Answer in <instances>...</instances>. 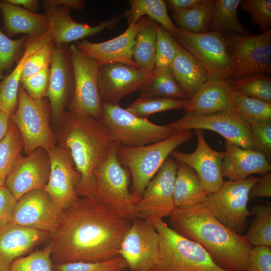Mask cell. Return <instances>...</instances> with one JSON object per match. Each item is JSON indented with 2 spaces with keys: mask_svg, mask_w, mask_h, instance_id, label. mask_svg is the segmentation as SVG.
Here are the masks:
<instances>
[{
  "mask_svg": "<svg viewBox=\"0 0 271 271\" xmlns=\"http://www.w3.org/2000/svg\"><path fill=\"white\" fill-rule=\"evenodd\" d=\"M169 217L174 230L200 244L222 268L226 271H249L252 246L245 236L219 222L203 203L175 208Z\"/></svg>",
  "mask_w": 271,
  "mask_h": 271,
  "instance_id": "cell-2",
  "label": "cell"
},
{
  "mask_svg": "<svg viewBox=\"0 0 271 271\" xmlns=\"http://www.w3.org/2000/svg\"><path fill=\"white\" fill-rule=\"evenodd\" d=\"M153 74L121 63L100 65L98 89L102 103L118 105L122 97L139 91L151 79Z\"/></svg>",
  "mask_w": 271,
  "mask_h": 271,
  "instance_id": "cell-20",
  "label": "cell"
},
{
  "mask_svg": "<svg viewBox=\"0 0 271 271\" xmlns=\"http://www.w3.org/2000/svg\"><path fill=\"white\" fill-rule=\"evenodd\" d=\"M51 246L49 242L42 249L15 259L10 271H53Z\"/></svg>",
  "mask_w": 271,
  "mask_h": 271,
  "instance_id": "cell-41",
  "label": "cell"
},
{
  "mask_svg": "<svg viewBox=\"0 0 271 271\" xmlns=\"http://www.w3.org/2000/svg\"><path fill=\"white\" fill-rule=\"evenodd\" d=\"M138 91L143 96L189 99L169 68L160 70L155 68L151 79Z\"/></svg>",
  "mask_w": 271,
  "mask_h": 271,
  "instance_id": "cell-35",
  "label": "cell"
},
{
  "mask_svg": "<svg viewBox=\"0 0 271 271\" xmlns=\"http://www.w3.org/2000/svg\"><path fill=\"white\" fill-rule=\"evenodd\" d=\"M51 169L48 152L38 148L18 160L8 176L5 185L18 200L26 193L44 188L47 185Z\"/></svg>",
  "mask_w": 271,
  "mask_h": 271,
  "instance_id": "cell-21",
  "label": "cell"
},
{
  "mask_svg": "<svg viewBox=\"0 0 271 271\" xmlns=\"http://www.w3.org/2000/svg\"><path fill=\"white\" fill-rule=\"evenodd\" d=\"M156 29V68L160 70L169 69L176 55V41L170 33L157 22Z\"/></svg>",
  "mask_w": 271,
  "mask_h": 271,
  "instance_id": "cell-42",
  "label": "cell"
},
{
  "mask_svg": "<svg viewBox=\"0 0 271 271\" xmlns=\"http://www.w3.org/2000/svg\"><path fill=\"white\" fill-rule=\"evenodd\" d=\"M116 146L94 171L91 199L121 219L131 222L138 218L137 205L140 198L129 190L130 175L117 159Z\"/></svg>",
  "mask_w": 271,
  "mask_h": 271,
  "instance_id": "cell-5",
  "label": "cell"
},
{
  "mask_svg": "<svg viewBox=\"0 0 271 271\" xmlns=\"http://www.w3.org/2000/svg\"><path fill=\"white\" fill-rule=\"evenodd\" d=\"M48 153L51 169L48 182L44 189L63 210L79 197L76 189L80 175L67 150L56 145Z\"/></svg>",
  "mask_w": 271,
  "mask_h": 271,
  "instance_id": "cell-23",
  "label": "cell"
},
{
  "mask_svg": "<svg viewBox=\"0 0 271 271\" xmlns=\"http://www.w3.org/2000/svg\"><path fill=\"white\" fill-rule=\"evenodd\" d=\"M231 87L248 97L271 103V78L259 73L227 80Z\"/></svg>",
  "mask_w": 271,
  "mask_h": 271,
  "instance_id": "cell-39",
  "label": "cell"
},
{
  "mask_svg": "<svg viewBox=\"0 0 271 271\" xmlns=\"http://www.w3.org/2000/svg\"><path fill=\"white\" fill-rule=\"evenodd\" d=\"M214 1L201 0L188 10L173 13L172 17L179 29L194 33L210 31V18Z\"/></svg>",
  "mask_w": 271,
  "mask_h": 271,
  "instance_id": "cell-36",
  "label": "cell"
},
{
  "mask_svg": "<svg viewBox=\"0 0 271 271\" xmlns=\"http://www.w3.org/2000/svg\"><path fill=\"white\" fill-rule=\"evenodd\" d=\"M201 0H167L165 4L167 7L174 12H178L188 10L198 4Z\"/></svg>",
  "mask_w": 271,
  "mask_h": 271,
  "instance_id": "cell-52",
  "label": "cell"
},
{
  "mask_svg": "<svg viewBox=\"0 0 271 271\" xmlns=\"http://www.w3.org/2000/svg\"><path fill=\"white\" fill-rule=\"evenodd\" d=\"M131 223L95 201L79 197L63 210L50 234L53 263L100 262L119 256L121 241Z\"/></svg>",
  "mask_w": 271,
  "mask_h": 271,
  "instance_id": "cell-1",
  "label": "cell"
},
{
  "mask_svg": "<svg viewBox=\"0 0 271 271\" xmlns=\"http://www.w3.org/2000/svg\"><path fill=\"white\" fill-rule=\"evenodd\" d=\"M192 137V130H186L177 132L164 140L145 146L117 145V159L122 166L128 168L132 179L131 193L141 198L148 183L171 153Z\"/></svg>",
  "mask_w": 271,
  "mask_h": 271,
  "instance_id": "cell-6",
  "label": "cell"
},
{
  "mask_svg": "<svg viewBox=\"0 0 271 271\" xmlns=\"http://www.w3.org/2000/svg\"><path fill=\"white\" fill-rule=\"evenodd\" d=\"M167 125L176 132L193 129L212 130L243 149L253 150L249 124L235 111H221L203 115L185 113L179 119Z\"/></svg>",
  "mask_w": 271,
  "mask_h": 271,
  "instance_id": "cell-14",
  "label": "cell"
},
{
  "mask_svg": "<svg viewBox=\"0 0 271 271\" xmlns=\"http://www.w3.org/2000/svg\"><path fill=\"white\" fill-rule=\"evenodd\" d=\"M225 151L221 163L223 177L232 181L243 180L250 175H264L270 172L271 165L262 153L243 149L225 141Z\"/></svg>",
  "mask_w": 271,
  "mask_h": 271,
  "instance_id": "cell-25",
  "label": "cell"
},
{
  "mask_svg": "<svg viewBox=\"0 0 271 271\" xmlns=\"http://www.w3.org/2000/svg\"><path fill=\"white\" fill-rule=\"evenodd\" d=\"M258 178L249 177L240 181H224L217 191L207 195L203 203L222 225L241 234L252 215L247 207L249 192Z\"/></svg>",
  "mask_w": 271,
  "mask_h": 271,
  "instance_id": "cell-10",
  "label": "cell"
},
{
  "mask_svg": "<svg viewBox=\"0 0 271 271\" xmlns=\"http://www.w3.org/2000/svg\"><path fill=\"white\" fill-rule=\"evenodd\" d=\"M46 98L52 118L57 124L71 101L74 91V76L69 46L54 44Z\"/></svg>",
  "mask_w": 271,
  "mask_h": 271,
  "instance_id": "cell-17",
  "label": "cell"
},
{
  "mask_svg": "<svg viewBox=\"0 0 271 271\" xmlns=\"http://www.w3.org/2000/svg\"><path fill=\"white\" fill-rule=\"evenodd\" d=\"M240 5L250 14L252 22L259 27L262 33L271 30L270 0H243Z\"/></svg>",
  "mask_w": 271,
  "mask_h": 271,
  "instance_id": "cell-45",
  "label": "cell"
},
{
  "mask_svg": "<svg viewBox=\"0 0 271 271\" xmlns=\"http://www.w3.org/2000/svg\"><path fill=\"white\" fill-rule=\"evenodd\" d=\"M147 220L160 236L158 259L149 271H226L200 244L176 232L163 219Z\"/></svg>",
  "mask_w": 271,
  "mask_h": 271,
  "instance_id": "cell-4",
  "label": "cell"
},
{
  "mask_svg": "<svg viewBox=\"0 0 271 271\" xmlns=\"http://www.w3.org/2000/svg\"><path fill=\"white\" fill-rule=\"evenodd\" d=\"M183 109L186 114L192 115L235 111L227 93L225 81L217 79H208L188 99Z\"/></svg>",
  "mask_w": 271,
  "mask_h": 271,
  "instance_id": "cell-28",
  "label": "cell"
},
{
  "mask_svg": "<svg viewBox=\"0 0 271 271\" xmlns=\"http://www.w3.org/2000/svg\"><path fill=\"white\" fill-rule=\"evenodd\" d=\"M40 230L8 222L0 225V271H10L11 263L50 237Z\"/></svg>",
  "mask_w": 271,
  "mask_h": 271,
  "instance_id": "cell-24",
  "label": "cell"
},
{
  "mask_svg": "<svg viewBox=\"0 0 271 271\" xmlns=\"http://www.w3.org/2000/svg\"><path fill=\"white\" fill-rule=\"evenodd\" d=\"M226 90L235 112L250 123H271V103L244 95L225 81Z\"/></svg>",
  "mask_w": 271,
  "mask_h": 271,
  "instance_id": "cell-31",
  "label": "cell"
},
{
  "mask_svg": "<svg viewBox=\"0 0 271 271\" xmlns=\"http://www.w3.org/2000/svg\"><path fill=\"white\" fill-rule=\"evenodd\" d=\"M24 142L16 124L11 120L7 133L0 142V186L6 181L22 156Z\"/></svg>",
  "mask_w": 271,
  "mask_h": 271,
  "instance_id": "cell-37",
  "label": "cell"
},
{
  "mask_svg": "<svg viewBox=\"0 0 271 271\" xmlns=\"http://www.w3.org/2000/svg\"><path fill=\"white\" fill-rule=\"evenodd\" d=\"M177 162L168 158L146 186L137 205L138 218L163 219L169 217L175 208L174 184Z\"/></svg>",
  "mask_w": 271,
  "mask_h": 271,
  "instance_id": "cell-15",
  "label": "cell"
},
{
  "mask_svg": "<svg viewBox=\"0 0 271 271\" xmlns=\"http://www.w3.org/2000/svg\"><path fill=\"white\" fill-rule=\"evenodd\" d=\"M7 2L23 8L28 11L36 13L39 8L38 0H5Z\"/></svg>",
  "mask_w": 271,
  "mask_h": 271,
  "instance_id": "cell-53",
  "label": "cell"
},
{
  "mask_svg": "<svg viewBox=\"0 0 271 271\" xmlns=\"http://www.w3.org/2000/svg\"><path fill=\"white\" fill-rule=\"evenodd\" d=\"M253 149L271 159V123L249 124Z\"/></svg>",
  "mask_w": 271,
  "mask_h": 271,
  "instance_id": "cell-48",
  "label": "cell"
},
{
  "mask_svg": "<svg viewBox=\"0 0 271 271\" xmlns=\"http://www.w3.org/2000/svg\"><path fill=\"white\" fill-rule=\"evenodd\" d=\"M28 38L24 35L19 39H11L5 34L0 25V71L9 69L19 60Z\"/></svg>",
  "mask_w": 271,
  "mask_h": 271,
  "instance_id": "cell-44",
  "label": "cell"
},
{
  "mask_svg": "<svg viewBox=\"0 0 271 271\" xmlns=\"http://www.w3.org/2000/svg\"><path fill=\"white\" fill-rule=\"evenodd\" d=\"M249 271H271V247L257 246L249 254Z\"/></svg>",
  "mask_w": 271,
  "mask_h": 271,
  "instance_id": "cell-49",
  "label": "cell"
},
{
  "mask_svg": "<svg viewBox=\"0 0 271 271\" xmlns=\"http://www.w3.org/2000/svg\"><path fill=\"white\" fill-rule=\"evenodd\" d=\"M241 0L214 1L210 18V31L222 34L250 35L249 31L238 21L237 9Z\"/></svg>",
  "mask_w": 271,
  "mask_h": 271,
  "instance_id": "cell-32",
  "label": "cell"
},
{
  "mask_svg": "<svg viewBox=\"0 0 271 271\" xmlns=\"http://www.w3.org/2000/svg\"><path fill=\"white\" fill-rule=\"evenodd\" d=\"M63 211L44 188L35 189L17 200L9 222L51 234L56 230Z\"/></svg>",
  "mask_w": 271,
  "mask_h": 271,
  "instance_id": "cell-16",
  "label": "cell"
},
{
  "mask_svg": "<svg viewBox=\"0 0 271 271\" xmlns=\"http://www.w3.org/2000/svg\"><path fill=\"white\" fill-rule=\"evenodd\" d=\"M197 145L191 153H186L177 150L170 156L178 163L188 165L199 176L207 195L217 191L224 180L221 173V163L224 152L212 149L207 144L203 130L194 129Z\"/></svg>",
  "mask_w": 271,
  "mask_h": 271,
  "instance_id": "cell-18",
  "label": "cell"
},
{
  "mask_svg": "<svg viewBox=\"0 0 271 271\" xmlns=\"http://www.w3.org/2000/svg\"><path fill=\"white\" fill-rule=\"evenodd\" d=\"M56 5L64 6L76 11L83 10L85 6V3L83 0H51Z\"/></svg>",
  "mask_w": 271,
  "mask_h": 271,
  "instance_id": "cell-54",
  "label": "cell"
},
{
  "mask_svg": "<svg viewBox=\"0 0 271 271\" xmlns=\"http://www.w3.org/2000/svg\"><path fill=\"white\" fill-rule=\"evenodd\" d=\"M51 109L47 98L31 97L20 84L18 102L10 117L22 138L26 155L38 148L48 152L57 145V135L50 125Z\"/></svg>",
  "mask_w": 271,
  "mask_h": 271,
  "instance_id": "cell-7",
  "label": "cell"
},
{
  "mask_svg": "<svg viewBox=\"0 0 271 271\" xmlns=\"http://www.w3.org/2000/svg\"><path fill=\"white\" fill-rule=\"evenodd\" d=\"M53 42L49 28L43 36L31 38L28 37L21 58L14 69L0 82V110L9 116L16 111L18 102V92L24 65L30 56L44 45Z\"/></svg>",
  "mask_w": 271,
  "mask_h": 271,
  "instance_id": "cell-27",
  "label": "cell"
},
{
  "mask_svg": "<svg viewBox=\"0 0 271 271\" xmlns=\"http://www.w3.org/2000/svg\"><path fill=\"white\" fill-rule=\"evenodd\" d=\"M121 271H127V270L125 269V270H121Z\"/></svg>",
  "mask_w": 271,
  "mask_h": 271,
  "instance_id": "cell-57",
  "label": "cell"
},
{
  "mask_svg": "<svg viewBox=\"0 0 271 271\" xmlns=\"http://www.w3.org/2000/svg\"><path fill=\"white\" fill-rule=\"evenodd\" d=\"M127 267L125 261L118 256L100 262L73 261L53 263V271H121Z\"/></svg>",
  "mask_w": 271,
  "mask_h": 271,
  "instance_id": "cell-43",
  "label": "cell"
},
{
  "mask_svg": "<svg viewBox=\"0 0 271 271\" xmlns=\"http://www.w3.org/2000/svg\"><path fill=\"white\" fill-rule=\"evenodd\" d=\"M43 7L49 23L53 42L56 45L67 44L73 41L98 34L105 29H112L122 15L101 22L95 26L79 23L70 15L71 9L53 3L51 0L43 1Z\"/></svg>",
  "mask_w": 271,
  "mask_h": 271,
  "instance_id": "cell-22",
  "label": "cell"
},
{
  "mask_svg": "<svg viewBox=\"0 0 271 271\" xmlns=\"http://www.w3.org/2000/svg\"><path fill=\"white\" fill-rule=\"evenodd\" d=\"M160 236L147 220L131 221L120 242L119 255L131 271H149L156 262Z\"/></svg>",
  "mask_w": 271,
  "mask_h": 271,
  "instance_id": "cell-13",
  "label": "cell"
},
{
  "mask_svg": "<svg viewBox=\"0 0 271 271\" xmlns=\"http://www.w3.org/2000/svg\"><path fill=\"white\" fill-rule=\"evenodd\" d=\"M207 195L196 171L186 164L178 163L174 189L175 208L203 203Z\"/></svg>",
  "mask_w": 271,
  "mask_h": 271,
  "instance_id": "cell-30",
  "label": "cell"
},
{
  "mask_svg": "<svg viewBox=\"0 0 271 271\" xmlns=\"http://www.w3.org/2000/svg\"><path fill=\"white\" fill-rule=\"evenodd\" d=\"M74 76V91L68 108L100 120L102 101L98 89L100 65L83 54L75 44L69 46Z\"/></svg>",
  "mask_w": 271,
  "mask_h": 271,
  "instance_id": "cell-11",
  "label": "cell"
},
{
  "mask_svg": "<svg viewBox=\"0 0 271 271\" xmlns=\"http://www.w3.org/2000/svg\"><path fill=\"white\" fill-rule=\"evenodd\" d=\"M50 65L38 73L20 82L28 94L34 99L46 98L48 88Z\"/></svg>",
  "mask_w": 271,
  "mask_h": 271,
  "instance_id": "cell-47",
  "label": "cell"
},
{
  "mask_svg": "<svg viewBox=\"0 0 271 271\" xmlns=\"http://www.w3.org/2000/svg\"><path fill=\"white\" fill-rule=\"evenodd\" d=\"M176 46V55L169 69L190 98L208 80L209 77L197 59L177 41Z\"/></svg>",
  "mask_w": 271,
  "mask_h": 271,
  "instance_id": "cell-29",
  "label": "cell"
},
{
  "mask_svg": "<svg viewBox=\"0 0 271 271\" xmlns=\"http://www.w3.org/2000/svg\"><path fill=\"white\" fill-rule=\"evenodd\" d=\"M173 36L197 59L206 70L209 79L226 81L233 78L227 41L222 34L211 31L194 33L176 27Z\"/></svg>",
  "mask_w": 271,
  "mask_h": 271,
  "instance_id": "cell-9",
  "label": "cell"
},
{
  "mask_svg": "<svg viewBox=\"0 0 271 271\" xmlns=\"http://www.w3.org/2000/svg\"><path fill=\"white\" fill-rule=\"evenodd\" d=\"M152 20L145 16L139 21L128 26L118 36L99 43L87 40L77 41L75 45L86 56L97 61L100 65L118 63L138 68L132 58V50L139 32Z\"/></svg>",
  "mask_w": 271,
  "mask_h": 271,
  "instance_id": "cell-19",
  "label": "cell"
},
{
  "mask_svg": "<svg viewBox=\"0 0 271 271\" xmlns=\"http://www.w3.org/2000/svg\"><path fill=\"white\" fill-rule=\"evenodd\" d=\"M17 201L5 185L0 186V225L9 222Z\"/></svg>",
  "mask_w": 271,
  "mask_h": 271,
  "instance_id": "cell-50",
  "label": "cell"
},
{
  "mask_svg": "<svg viewBox=\"0 0 271 271\" xmlns=\"http://www.w3.org/2000/svg\"><path fill=\"white\" fill-rule=\"evenodd\" d=\"M254 217L245 237L252 246L271 247V203L256 204L251 208Z\"/></svg>",
  "mask_w": 271,
  "mask_h": 271,
  "instance_id": "cell-38",
  "label": "cell"
},
{
  "mask_svg": "<svg viewBox=\"0 0 271 271\" xmlns=\"http://www.w3.org/2000/svg\"><path fill=\"white\" fill-rule=\"evenodd\" d=\"M57 126V146L70 154L80 175L78 197L92 198L93 172L117 146L108 128L89 115L65 110Z\"/></svg>",
  "mask_w": 271,
  "mask_h": 271,
  "instance_id": "cell-3",
  "label": "cell"
},
{
  "mask_svg": "<svg viewBox=\"0 0 271 271\" xmlns=\"http://www.w3.org/2000/svg\"><path fill=\"white\" fill-rule=\"evenodd\" d=\"M233 78L271 73V30L256 35L229 34L225 37Z\"/></svg>",
  "mask_w": 271,
  "mask_h": 271,
  "instance_id": "cell-12",
  "label": "cell"
},
{
  "mask_svg": "<svg viewBox=\"0 0 271 271\" xmlns=\"http://www.w3.org/2000/svg\"><path fill=\"white\" fill-rule=\"evenodd\" d=\"M129 9L123 16L129 25L137 23L146 15L152 21L162 26L172 36L175 34L176 26L169 17L167 6L163 0H130Z\"/></svg>",
  "mask_w": 271,
  "mask_h": 271,
  "instance_id": "cell-33",
  "label": "cell"
},
{
  "mask_svg": "<svg viewBox=\"0 0 271 271\" xmlns=\"http://www.w3.org/2000/svg\"><path fill=\"white\" fill-rule=\"evenodd\" d=\"M156 24L152 21L139 32L132 50V60L138 68L150 75L153 74L156 68Z\"/></svg>",
  "mask_w": 271,
  "mask_h": 271,
  "instance_id": "cell-34",
  "label": "cell"
},
{
  "mask_svg": "<svg viewBox=\"0 0 271 271\" xmlns=\"http://www.w3.org/2000/svg\"><path fill=\"white\" fill-rule=\"evenodd\" d=\"M188 100L141 96L125 109L135 115L147 118L155 113L183 108Z\"/></svg>",
  "mask_w": 271,
  "mask_h": 271,
  "instance_id": "cell-40",
  "label": "cell"
},
{
  "mask_svg": "<svg viewBox=\"0 0 271 271\" xmlns=\"http://www.w3.org/2000/svg\"><path fill=\"white\" fill-rule=\"evenodd\" d=\"M2 71H0V82H1V80L2 79Z\"/></svg>",
  "mask_w": 271,
  "mask_h": 271,
  "instance_id": "cell-56",
  "label": "cell"
},
{
  "mask_svg": "<svg viewBox=\"0 0 271 271\" xmlns=\"http://www.w3.org/2000/svg\"><path fill=\"white\" fill-rule=\"evenodd\" d=\"M53 42L48 43L32 54L26 62L20 82L42 71L51 64Z\"/></svg>",
  "mask_w": 271,
  "mask_h": 271,
  "instance_id": "cell-46",
  "label": "cell"
},
{
  "mask_svg": "<svg viewBox=\"0 0 271 271\" xmlns=\"http://www.w3.org/2000/svg\"><path fill=\"white\" fill-rule=\"evenodd\" d=\"M10 122V116L0 110V142L7 133Z\"/></svg>",
  "mask_w": 271,
  "mask_h": 271,
  "instance_id": "cell-55",
  "label": "cell"
},
{
  "mask_svg": "<svg viewBox=\"0 0 271 271\" xmlns=\"http://www.w3.org/2000/svg\"><path fill=\"white\" fill-rule=\"evenodd\" d=\"M109 129L117 145L138 147L164 140L176 132L167 125L155 124L148 118L139 117L119 104L102 103L99 120Z\"/></svg>",
  "mask_w": 271,
  "mask_h": 271,
  "instance_id": "cell-8",
  "label": "cell"
},
{
  "mask_svg": "<svg viewBox=\"0 0 271 271\" xmlns=\"http://www.w3.org/2000/svg\"><path fill=\"white\" fill-rule=\"evenodd\" d=\"M0 13L3 21V30L8 36L25 34L31 38L44 35L49 28L45 13L38 14L20 6L0 0Z\"/></svg>",
  "mask_w": 271,
  "mask_h": 271,
  "instance_id": "cell-26",
  "label": "cell"
},
{
  "mask_svg": "<svg viewBox=\"0 0 271 271\" xmlns=\"http://www.w3.org/2000/svg\"><path fill=\"white\" fill-rule=\"evenodd\" d=\"M271 197V173L268 172L258 178L251 187L249 198H258Z\"/></svg>",
  "mask_w": 271,
  "mask_h": 271,
  "instance_id": "cell-51",
  "label": "cell"
}]
</instances>
